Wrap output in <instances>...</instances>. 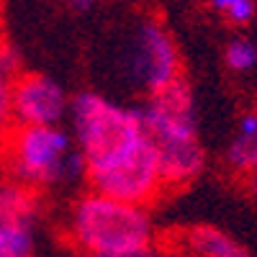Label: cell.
Wrapping results in <instances>:
<instances>
[{"instance_id":"obj_1","label":"cell","mask_w":257,"mask_h":257,"mask_svg":"<svg viewBox=\"0 0 257 257\" xmlns=\"http://www.w3.org/2000/svg\"><path fill=\"white\" fill-rule=\"evenodd\" d=\"M64 237L75 252L93 257H149L160 252L149 206L128 203L93 188L70 206Z\"/></svg>"},{"instance_id":"obj_7","label":"cell","mask_w":257,"mask_h":257,"mask_svg":"<svg viewBox=\"0 0 257 257\" xmlns=\"http://www.w3.org/2000/svg\"><path fill=\"white\" fill-rule=\"evenodd\" d=\"M39 190L16 180L0 183V257H31L39 249Z\"/></svg>"},{"instance_id":"obj_9","label":"cell","mask_w":257,"mask_h":257,"mask_svg":"<svg viewBox=\"0 0 257 257\" xmlns=\"http://www.w3.org/2000/svg\"><path fill=\"white\" fill-rule=\"evenodd\" d=\"M178 244H180L178 252L198 254V257H247L249 254V249L239 239H234L229 231L211 224L183 229Z\"/></svg>"},{"instance_id":"obj_13","label":"cell","mask_w":257,"mask_h":257,"mask_svg":"<svg viewBox=\"0 0 257 257\" xmlns=\"http://www.w3.org/2000/svg\"><path fill=\"white\" fill-rule=\"evenodd\" d=\"M208 3L231 26H249L257 13L254 0H208Z\"/></svg>"},{"instance_id":"obj_12","label":"cell","mask_w":257,"mask_h":257,"mask_svg":"<svg viewBox=\"0 0 257 257\" xmlns=\"http://www.w3.org/2000/svg\"><path fill=\"white\" fill-rule=\"evenodd\" d=\"M226 165L237 175H244L247 170H252L257 165V134L237 132V137L226 147Z\"/></svg>"},{"instance_id":"obj_8","label":"cell","mask_w":257,"mask_h":257,"mask_svg":"<svg viewBox=\"0 0 257 257\" xmlns=\"http://www.w3.org/2000/svg\"><path fill=\"white\" fill-rule=\"evenodd\" d=\"M70 93L44 72H24L13 80V123H64Z\"/></svg>"},{"instance_id":"obj_15","label":"cell","mask_w":257,"mask_h":257,"mask_svg":"<svg viewBox=\"0 0 257 257\" xmlns=\"http://www.w3.org/2000/svg\"><path fill=\"white\" fill-rule=\"evenodd\" d=\"M244 178V183H247V190H249V196L257 201V165L252 167V170H247V173L242 175Z\"/></svg>"},{"instance_id":"obj_10","label":"cell","mask_w":257,"mask_h":257,"mask_svg":"<svg viewBox=\"0 0 257 257\" xmlns=\"http://www.w3.org/2000/svg\"><path fill=\"white\" fill-rule=\"evenodd\" d=\"M21 72V57L13 47L0 44V139L13 126V80Z\"/></svg>"},{"instance_id":"obj_2","label":"cell","mask_w":257,"mask_h":257,"mask_svg":"<svg viewBox=\"0 0 257 257\" xmlns=\"http://www.w3.org/2000/svg\"><path fill=\"white\" fill-rule=\"evenodd\" d=\"M144 134L152 144L165 188H185L206 167V149L198 137L196 100L185 77L149 93L139 105Z\"/></svg>"},{"instance_id":"obj_5","label":"cell","mask_w":257,"mask_h":257,"mask_svg":"<svg viewBox=\"0 0 257 257\" xmlns=\"http://www.w3.org/2000/svg\"><path fill=\"white\" fill-rule=\"evenodd\" d=\"M126 75L144 95L183 77L180 49L160 18L147 16L137 24L126 52Z\"/></svg>"},{"instance_id":"obj_6","label":"cell","mask_w":257,"mask_h":257,"mask_svg":"<svg viewBox=\"0 0 257 257\" xmlns=\"http://www.w3.org/2000/svg\"><path fill=\"white\" fill-rule=\"evenodd\" d=\"M85 183L98 193H105V196H113L128 203H139V206H152L167 190L160 173L157 155L149 142L142 149H137L134 155H128L103 170H95V173H88Z\"/></svg>"},{"instance_id":"obj_14","label":"cell","mask_w":257,"mask_h":257,"mask_svg":"<svg viewBox=\"0 0 257 257\" xmlns=\"http://www.w3.org/2000/svg\"><path fill=\"white\" fill-rule=\"evenodd\" d=\"M62 6L72 13H77V16H85L98 6V0H62Z\"/></svg>"},{"instance_id":"obj_3","label":"cell","mask_w":257,"mask_h":257,"mask_svg":"<svg viewBox=\"0 0 257 257\" xmlns=\"http://www.w3.org/2000/svg\"><path fill=\"white\" fill-rule=\"evenodd\" d=\"M6 175L34 190L75 185L85 180V157L62 123H13L0 139Z\"/></svg>"},{"instance_id":"obj_4","label":"cell","mask_w":257,"mask_h":257,"mask_svg":"<svg viewBox=\"0 0 257 257\" xmlns=\"http://www.w3.org/2000/svg\"><path fill=\"white\" fill-rule=\"evenodd\" d=\"M70 134L85 157V175L108 167L142 149L149 139L139 105H123L98 90L70 95Z\"/></svg>"},{"instance_id":"obj_11","label":"cell","mask_w":257,"mask_h":257,"mask_svg":"<svg viewBox=\"0 0 257 257\" xmlns=\"http://www.w3.org/2000/svg\"><path fill=\"white\" fill-rule=\"evenodd\" d=\"M224 64L234 75H247L257 67V44L247 36H234L224 47Z\"/></svg>"},{"instance_id":"obj_16","label":"cell","mask_w":257,"mask_h":257,"mask_svg":"<svg viewBox=\"0 0 257 257\" xmlns=\"http://www.w3.org/2000/svg\"><path fill=\"white\" fill-rule=\"evenodd\" d=\"M59 3H62V0H59Z\"/></svg>"}]
</instances>
